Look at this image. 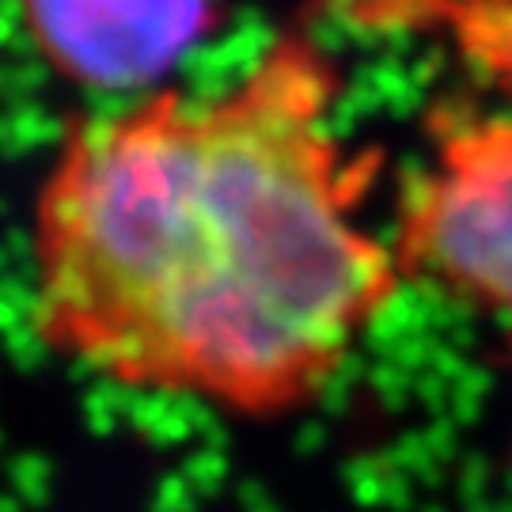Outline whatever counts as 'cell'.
I'll return each mask as SVG.
<instances>
[{"label": "cell", "mask_w": 512, "mask_h": 512, "mask_svg": "<svg viewBox=\"0 0 512 512\" xmlns=\"http://www.w3.org/2000/svg\"><path fill=\"white\" fill-rule=\"evenodd\" d=\"M391 251L403 281L475 311L512 349V114H440L399 190Z\"/></svg>", "instance_id": "obj_2"}, {"label": "cell", "mask_w": 512, "mask_h": 512, "mask_svg": "<svg viewBox=\"0 0 512 512\" xmlns=\"http://www.w3.org/2000/svg\"><path fill=\"white\" fill-rule=\"evenodd\" d=\"M35 54L73 88L160 92L217 27V0H16Z\"/></svg>", "instance_id": "obj_3"}, {"label": "cell", "mask_w": 512, "mask_h": 512, "mask_svg": "<svg viewBox=\"0 0 512 512\" xmlns=\"http://www.w3.org/2000/svg\"><path fill=\"white\" fill-rule=\"evenodd\" d=\"M338 61L274 38L217 92L76 122L31 217V330L126 391L274 421L315 406L403 289L365 220Z\"/></svg>", "instance_id": "obj_1"}, {"label": "cell", "mask_w": 512, "mask_h": 512, "mask_svg": "<svg viewBox=\"0 0 512 512\" xmlns=\"http://www.w3.org/2000/svg\"><path fill=\"white\" fill-rule=\"evenodd\" d=\"M456 50L512 99V0H444Z\"/></svg>", "instance_id": "obj_4"}]
</instances>
